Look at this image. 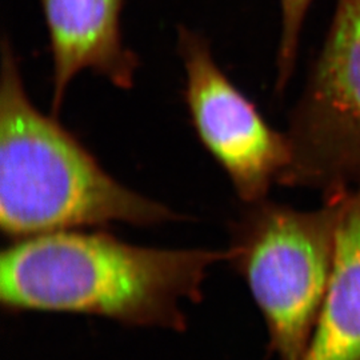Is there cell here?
Wrapping results in <instances>:
<instances>
[{
    "mask_svg": "<svg viewBox=\"0 0 360 360\" xmlns=\"http://www.w3.org/2000/svg\"><path fill=\"white\" fill-rule=\"evenodd\" d=\"M226 259V250L132 245L103 230L50 232L1 251L0 302L180 331L183 303L202 299L208 271Z\"/></svg>",
    "mask_w": 360,
    "mask_h": 360,
    "instance_id": "1",
    "label": "cell"
},
{
    "mask_svg": "<svg viewBox=\"0 0 360 360\" xmlns=\"http://www.w3.org/2000/svg\"><path fill=\"white\" fill-rule=\"evenodd\" d=\"M110 175L58 116L30 99L8 37L0 68V229L10 240L126 223L180 220Z\"/></svg>",
    "mask_w": 360,
    "mask_h": 360,
    "instance_id": "2",
    "label": "cell"
},
{
    "mask_svg": "<svg viewBox=\"0 0 360 360\" xmlns=\"http://www.w3.org/2000/svg\"><path fill=\"white\" fill-rule=\"evenodd\" d=\"M339 210V193L314 211L263 199L232 223L226 262L247 284L279 360H303L309 349L333 274Z\"/></svg>",
    "mask_w": 360,
    "mask_h": 360,
    "instance_id": "3",
    "label": "cell"
},
{
    "mask_svg": "<svg viewBox=\"0 0 360 360\" xmlns=\"http://www.w3.org/2000/svg\"><path fill=\"white\" fill-rule=\"evenodd\" d=\"M283 186L324 196L360 183V0H338L322 51L285 131Z\"/></svg>",
    "mask_w": 360,
    "mask_h": 360,
    "instance_id": "4",
    "label": "cell"
},
{
    "mask_svg": "<svg viewBox=\"0 0 360 360\" xmlns=\"http://www.w3.org/2000/svg\"><path fill=\"white\" fill-rule=\"evenodd\" d=\"M178 52L186 72L184 102L196 136L245 205L267 199L288 166L285 132L272 129L224 74L202 32L178 26Z\"/></svg>",
    "mask_w": 360,
    "mask_h": 360,
    "instance_id": "5",
    "label": "cell"
},
{
    "mask_svg": "<svg viewBox=\"0 0 360 360\" xmlns=\"http://www.w3.org/2000/svg\"><path fill=\"white\" fill-rule=\"evenodd\" d=\"M127 0H39L52 56L51 114L58 116L71 82L91 71L129 90L139 58L123 41L122 13Z\"/></svg>",
    "mask_w": 360,
    "mask_h": 360,
    "instance_id": "6",
    "label": "cell"
},
{
    "mask_svg": "<svg viewBox=\"0 0 360 360\" xmlns=\"http://www.w3.org/2000/svg\"><path fill=\"white\" fill-rule=\"evenodd\" d=\"M336 193L333 274L303 360H360V183Z\"/></svg>",
    "mask_w": 360,
    "mask_h": 360,
    "instance_id": "7",
    "label": "cell"
},
{
    "mask_svg": "<svg viewBox=\"0 0 360 360\" xmlns=\"http://www.w3.org/2000/svg\"><path fill=\"white\" fill-rule=\"evenodd\" d=\"M314 0H279L281 39L276 58V91L282 92L290 83L295 70L302 30Z\"/></svg>",
    "mask_w": 360,
    "mask_h": 360,
    "instance_id": "8",
    "label": "cell"
}]
</instances>
